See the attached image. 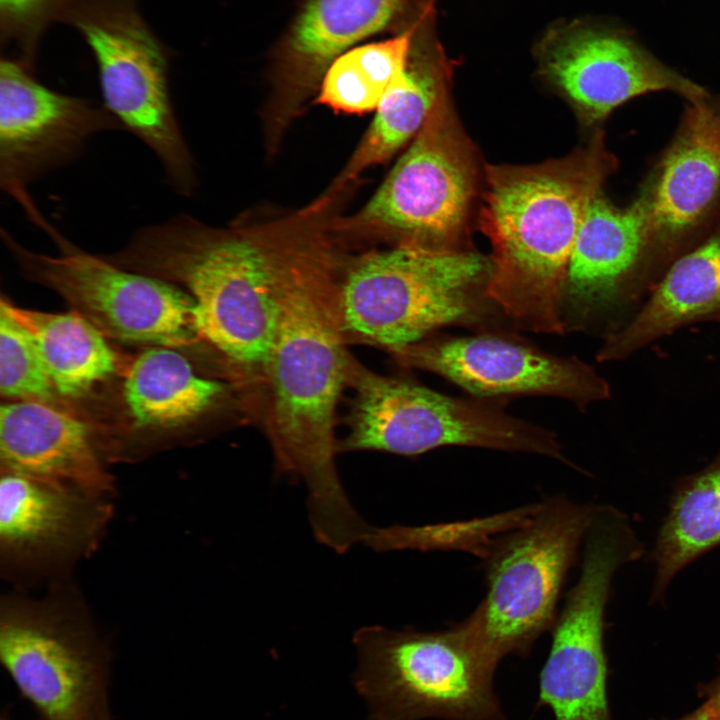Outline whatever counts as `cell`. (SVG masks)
<instances>
[{
	"mask_svg": "<svg viewBox=\"0 0 720 720\" xmlns=\"http://www.w3.org/2000/svg\"><path fill=\"white\" fill-rule=\"evenodd\" d=\"M275 253L280 317L266 367L272 446L278 470L306 484L314 532L336 535L359 518L335 461V410L353 368L344 346L339 286L320 253Z\"/></svg>",
	"mask_w": 720,
	"mask_h": 720,
	"instance_id": "cell-1",
	"label": "cell"
},
{
	"mask_svg": "<svg viewBox=\"0 0 720 720\" xmlns=\"http://www.w3.org/2000/svg\"><path fill=\"white\" fill-rule=\"evenodd\" d=\"M604 136L534 165H488L478 223L492 245L488 292L514 328L563 334L560 300L592 201L616 168Z\"/></svg>",
	"mask_w": 720,
	"mask_h": 720,
	"instance_id": "cell-2",
	"label": "cell"
},
{
	"mask_svg": "<svg viewBox=\"0 0 720 720\" xmlns=\"http://www.w3.org/2000/svg\"><path fill=\"white\" fill-rule=\"evenodd\" d=\"M104 257L183 289L201 339L242 368L266 370L280 317L275 250L180 214L138 229Z\"/></svg>",
	"mask_w": 720,
	"mask_h": 720,
	"instance_id": "cell-3",
	"label": "cell"
},
{
	"mask_svg": "<svg viewBox=\"0 0 720 720\" xmlns=\"http://www.w3.org/2000/svg\"><path fill=\"white\" fill-rule=\"evenodd\" d=\"M490 257L397 245L361 257L339 286L345 331L391 352L447 326L511 330L488 292Z\"/></svg>",
	"mask_w": 720,
	"mask_h": 720,
	"instance_id": "cell-4",
	"label": "cell"
},
{
	"mask_svg": "<svg viewBox=\"0 0 720 720\" xmlns=\"http://www.w3.org/2000/svg\"><path fill=\"white\" fill-rule=\"evenodd\" d=\"M596 504L553 496L511 512L504 529L476 549L487 591L460 622L477 652L498 668L507 656L526 657L551 631L566 576L577 560ZM502 524V523H501Z\"/></svg>",
	"mask_w": 720,
	"mask_h": 720,
	"instance_id": "cell-5",
	"label": "cell"
},
{
	"mask_svg": "<svg viewBox=\"0 0 720 720\" xmlns=\"http://www.w3.org/2000/svg\"><path fill=\"white\" fill-rule=\"evenodd\" d=\"M0 658L42 720H112L111 651L69 579L2 596Z\"/></svg>",
	"mask_w": 720,
	"mask_h": 720,
	"instance_id": "cell-6",
	"label": "cell"
},
{
	"mask_svg": "<svg viewBox=\"0 0 720 720\" xmlns=\"http://www.w3.org/2000/svg\"><path fill=\"white\" fill-rule=\"evenodd\" d=\"M353 684L369 720H507L497 668L460 622L440 631L365 626L353 635Z\"/></svg>",
	"mask_w": 720,
	"mask_h": 720,
	"instance_id": "cell-7",
	"label": "cell"
},
{
	"mask_svg": "<svg viewBox=\"0 0 720 720\" xmlns=\"http://www.w3.org/2000/svg\"><path fill=\"white\" fill-rule=\"evenodd\" d=\"M354 376L350 430L340 450L415 456L466 446L534 453L571 465L555 433L508 414L503 400L452 397L359 368Z\"/></svg>",
	"mask_w": 720,
	"mask_h": 720,
	"instance_id": "cell-8",
	"label": "cell"
},
{
	"mask_svg": "<svg viewBox=\"0 0 720 720\" xmlns=\"http://www.w3.org/2000/svg\"><path fill=\"white\" fill-rule=\"evenodd\" d=\"M450 91L438 97L407 151L360 212V221L390 231L398 245L471 249L469 228L481 170Z\"/></svg>",
	"mask_w": 720,
	"mask_h": 720,
	"instance_id": "cell-9",
	"label": "cell"
},
{
	"mask_svg": "<svg viewBox=\"0 0 720 720\" xmlns=\"http://www.w3.org/2000/svg\"><path fill=\"white\" fill-rule=\"evenodd\" d=\"M61 255L37 253L2 229L1 236L26 278L59 294L107 338L179 349L201 339L194 301L175 284L121 268L74 246L56 229Z\"/></svg>",
	"mask_w": 720,
	"mask_h": 720,
	"instance_id": "cell-10",
	"label": "cell"
},
{
	"mask_svg": "<svg viewBox=\"0 0 720 720\" xmlns=\"http://www.w3.org/2000/svg\"><path fill=\"white\" fill-rule=\"evenodd\" d=\"M665 269L655 252L643 195L626 208L599 194L579 229L562 289L564 330L603 341L640 311Z\"/></svg>",
	"mask_w": 720,
	"mask_h": 720,
	"instance_id": "cell-11",
	"label": "cell"
},
{
	"mask_svg": "<svg viewBox=\"0 0 720 720\" xmlns=\"http://www.w3.org/2000/svg\"><path fill=\"white\" fill-rule=\"evenodd\" d=\"M113 515L111 495L1 468V576L23 589L69 579Z\"/></svg>",
	"mask_w": 720,
	"mask_h": 720,
	"instance_id": "cell-12",
	"label": "cell"
},
{
	"mask_svg": "<svg viewBox=\"0 0 720 720\" xmlns=\"http://www.w3.org/2000/svg\"><path fill=\"white\" fill-rule=\"evenodd\" d=\"M536 60L542 78L588 126L649 92L671 91L690 102L709 96L661 62L631 31L598 21L552 26L536 46Z\"/></svg>",
	"mask_w": 720,
	"mask_h": 720,
	"instance_id": "cell-13",
	"label": "cell"
},
{
	"mask_svg": "<svg viewBox=\"0 0 720 720\" xmlns=\"http://www.w3.org/2000/svg\"><path fill=\"white\" fill-rule=\"evenodd\" d=\"M392 352L401 364L435 373L477 398L545 395L584 410L612 392L589 364L547 353L511 330L433 334Z\"/></svg>",
	"mask_w": 720,
	"mask_h": 720,
	"instance_id": "cell-14",
	"label": "cell"
},
{
	"mask_svg": "<svg viewBox=\"0 0 720 720\" xmlns=\"http://www.w3.org/2000/svg\"><path fill=\"white\" fill-rule=\"evenodd\" d=\"M123 129L104 105L61 94L20 64L0 65V185L30 219L40 212L28 186L77 159L89 139Z\"/></svg>",
	"mask_w": 720,
	"mask_h": 720,
	"instance_id": "cell-15",
	"label": "cell"
},
{
	"mask_svg": "<svg viewBox=\"0 0 720 720\" xmlns=\"http://www.w3.org/2000/svg\"><path fill=\"white\" fill-rule=\"evenodd\" d=\"M81 28L97 63L103 105L156 155L176 192L191 194L194 162L171 102L159 45L135 21L86 22Z\"/></svg>",
	"mask_w": 720,
	"mask_h": 720,
	"instance_id": "cell-16",
	"label": "cell"
},
{
	"mask_svg": "<svg viewBox=\"0 0 720 720\" xmlns=\"http://www.w3.org/2000/svg\"><path fill=\"white\" fill-rule=\"evenodd\" d=\"M182 349L144 347L117 377L119 424L98 435L107 462L136 461L185 439L225 386L203 376Z\"/></svg>",
	"mask_w": 720,
	"mask_h": 720,
	"instance_id": "cell-17",
	"label": "cell"
},
{
	"mask_svg": "<svg viewBox=\"0 0 720 720\" xmlns=\"http://www.w3.org/2000/svg\"><path fill=\"white\" fill-rule=\"evenodd\" d=\"M690 103L643 194L652 243L665 269L682 254V240L704 220L720 195V101L707 96Z\"/></svg>",
	"mask_w": 720,
	"mask_h": 720,
	"instance_id": "cell-18",
	"label": "cell"
},
{
	"mask_svg": "<svg viewBox=\"0 0 720 720\" xmlns=\"http://www.w3.org/2000/svg\"><path fill=\"white\" fill-rule=\"evenodd\" d=\"M611 591L585 578L569 591L551 630V646L539 675L538 704L555 720H612L604 618Z\"/></svg>",
	"mask_w": 720,
	"mask_h": 720,
	"instance_id": "cell-19",
	"label": "cell"
},
{
	"mask_svg": "<svg viewBox=\"0 0 720 720\" xmlns=\"http://www.w3.org/2000/svg\"><path fill=\"white\" fill-rule=\"evenodd\" d=\"M1 468L113 496L115 480L92 424L58 404L0 407Z\"/></svg>",
	"mask_w": 720,
	"mask_h": 720,
	"instance_id": "cell-20",
	"label": "cell"
},
{
	"mask_svg": "<svg viewBox=\"0 0 720 720\" xmlns=\"http://www.w3.org/2000/svg\"><path fill=\"white\" fill-rule=\"evenodd\" d=\"M411 16L414 31L407 66L380 101L350 161L317 207L365 170L387 161L414 138L438 97L451 89L453 63L436 32L433 0L422 1Z\"/></svg>",
	"mask_w": 720,
	"mask_h": 720,
	"instance_id": "cell-21",
	"label": "cell"
},
{
	"mask_svg": "<svg viewBox=\"0 0 720 720\" xmlns=\"http://www.w3.org/2000/svg\"><path fill=\"white\" fill-rule=\"evenodd\" d=\"M707 321L720 324V233L672 261L636 316L603 341L597 361L626 359L681 328Z\"/></svg>",
	"mask_w": 720,
	"mask_h": 720,
	"instance_id": "cell-22",
	"label": "cell"
},
{
	"mask_svg": "<svg viewBox=\"0 0 720 720\" xmlns=\"http://www.w3.org/2000/svg\"><path fill=\"white\" fill-rule=\"evenodd\" d=\"M1 302L31 334L59 400L85 399L118 377L126 357L82 315L24 309L4 297Z\"/></svg>",
	"mask_w": 720,
	"mask_h": 720,
	"instance_id": "cell-23",
	"label": "cell"
},
{
	"mask_svg": "<svg viewBox=\"0 0 720 720\" xmlns=\"http://www.w3.org/2000/svg\"><path fill=\"white\" fill-rule=\"evenodd\" d=\"M719 546L720 449L704 468L673 484L667 513L648 555L655 568L650 602H663L677 574Z\"/></svg>",
	"mask_w": 720,
	"mask_h": 720,
	"instance_id": "cell-24",
	"label": "cell"
},
{
	"mask_svg": "<svg viewBox=\"0 0 720 720\" xmlns=\"http://www.w3.org/2000/svg\"><path fill=\"white\" fill-rule=\"evenodd\" d=\"M407 0H307L284 48L296 84L315 81L348 48L392 22Z\"/></svg>",
	"mask_w": 720,
	"mask_h": 720,
	"instance_id": "cell-25",
	"label": "cell"
},
{
	"mask_svg": "<svg viewBox=\"0 0 720 720\" xmlns=\"http://www.w3.org/2000/svg\"><path fill=\"white\" fill-rule=\"evenodd\" d=\"M413 31L411 16L393 37L341 53L323 74L318 102L347 113L375 110L407 66Z\"/></svg>",
	"mask_w": 720,
	"mask_h": 720,
	"instance_id": "cell-26",
	"label": "cell"
},
{
	"mask_svg": "<svg viewBox=\"0 0 720 720\" xmlns=\"http://www.w3.org/2000/svg\"><path fill=\"white\" fill-rule=\"evenodd\" d=\"M0 392L7 401L58 404L38 348L28 330L0 303Z\"/></svg>",
	"mask_w": 720,
	"mask_h": 720,
	"instance_id": "cell-27",
	"label": "cell"
},
{
	"mask_svg": "<svg viewBox=\"0 0 720 720\" xmlns=\"http://www.w3.org/2000/svg\"><path fill=\"white\" fill-rule=\"evenodd\" d=\"M46 0H0L2 9L9 15L20 16L33 11Z\"/></svg>",
	"mask_w": 720,
	"mask_h": 720,
	"instance_id": "cell-28",
	"label": "cell"
},
{
	"mask_svg": "<svg viewBox=\"0 0 720 720\" xmlns=\"http://www.w3.org/2000/svg\"><path fill=\"white\" fill-rule=\"evenodd\" d=\"M705 697L704 706L720 716V674L709 684L703 687Z\"/></svg>",
	"mask_w": 720,
	"mask_h": 720,
	"instance_id": "cell-29",
	"label": "cell"
},
{
	"mask_svg": "<svg viewBox=\"0 0 720 720\" xmlns=\"http://www.w3.org/2000/svg\"><path fill=\"white\" fill-rule=\"evenodd\" d=\"M679 720H720V716L716 715L706 706L702 705L697 710L687 714Z\"/></svg>",
	"mask_w": 720,
	"mask_h": 720,
	"instance_id": "cell-30",
	"label": "cell"
},
{
	"mask_svg": "<svg viewBox=\"0 0 720 720\" xmlns=\"http://www.w3.org/2000/svg\"><path fill=\"white\" fill-rule=\"evenodd\" d=\"M4 720V719H3Z\"/></svg>",
	"mask_w": 720,
	"mask_h": 720,
	"instance_id": "cell-31",
	"label": "cell"
}]
</instances>
